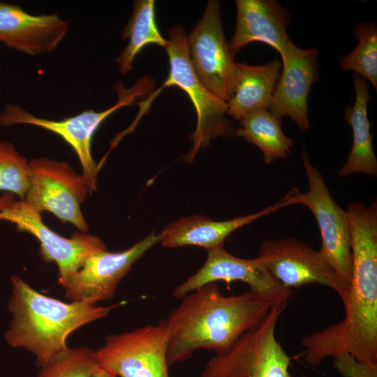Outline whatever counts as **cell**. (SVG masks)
Segmentation results:
<instances>
[{
	"instance_id": "obj_10",
	"label": "cell",
	"mask_w": 377,
	"mask_h": 377,
	"mask_svg": "<svg viewBox=\"0 0 377 377\" xmlns=\"http://www.w3.org/2000/svg\"><path fill=\"white\" fill-rule=\"evenodd\" d=\"M0 220L14 223L19 230L31 234L39 241L42 258L55 263L58 267L61 286L91 254L107 248L98 237L87 232H76L71 238L59 235L44 223L40 213L24 199L14 200L1 209Z\"/></svg>"
},
{
	"instance_id": "obj_28",
	"label": "cell",
	"mask_w": 377,
	"mask_h": 377,
	"mask_svg": "<svg viewBox=\"0 0 377 377\" xmlns=\"http://www.w3.org/2000/svg\"><path fill=\"white\" fill-rule=\"evenodd\" d=\"M14 200H15V196L13 194L10 193H6L3 194L2 196H1L0 197V212L1 211V209H3L6 206H7Z\"/></svg>"
},
{
	"instance_id": "obj_22",
	"label": "cell",
	"mask_w": 377,
	"mask_h": 377,
	"mask_svg": "<svg viewBox=\"0 0 377 377\" xmlns=\"http://www.w3.org/2000/svg\"><path fill=\"white\" fill-rule=\"evenodd\" d=\"M121 35L123 39L128 40V45L116 59L119 70L123 74L133 70L135 57L146 45L156 44L166 47L168 40L161 35L158 28L154 0L134 1L132 15Z\"/></svg>"
},
{
	"instance_id": "obj_8",
	"label": "cell",
	"mask_w": 377,
	"mask_h": 377,
	"mask_svg": "<svg viewBox=\"0 0 377 377\" xmlns=\"http://www.w3.org/2000/svg\"><path fill=\"white\" fill-rule=\"evenodd\" d=\"M302 158L309 190L295 188V205L307 207L313 213L321 236L320 251L339 279L350 287L352 279V254L348 213L331 195L320 171L311 164L304 149Z\"/></svg>"
},
{
	"instance_id": "obj_20",
	"label": "cell",
	"mask_w": 377,
	"mask_h": 377,
	"mask_svg": "<svg viewBox=\"0 0 377 377\" xmlns=\"http://www.w3.org/2000/svg\"><path fill=\"white\" fill-rule=\"evenodd\" d=\"M355 98L345 111V119L352 128V147L348 158L338 171L341 177L355 173L377 175V159L373 147L367 108L370 99L369 82L359 75L353 76Z\"/></svg>"
},
{
	"instance_id": "obj_14",
	"label": "cell",
	"mask_w": 377,
	"mask_h": 377,
	"mask_svg": "<svg viewBox=\"0 0 377 377\" xmlns=\"http://www.w3.org/2000/svg\"><path fill=\"white\" fill-rule=\"evenodd\" d=\"M190 61L202 83L227 101L235 65L223 29L219 1H209L200 20L187 36Z\"/></svg>"
},
{
	"instance_id": "obj_23",
	"label": "cell",
	"mask_w": 377,
	"mask_h": 377,
	"mask_svg": "<svg viewBox=\"0 0 377 377\" xmlns=\"http://www.w3.org/2000/svg\"><path fill=\"white\" fill-rule=\"evenodd\" d=\"M355 48L339 59L340 66L365 78L377 89V27L374 22L358 24L354 29Z\"/></svg>"
},
{
	"instance_id": "obj_27",
	"label": "cell",
	"mask_w": 377,
	"mask_h": 377,
	"mask_svg": "<svg viewBox=\"0 0 377 377\" xmlns=\"http://www.w3.org/2000/svg\"><path fill=\"white\" fill-rule=\"evenodd\" d=\"M89 377H118L112 371L98 364Z\"/></svg>"
},
{
	"instance_id": "obj_2",
	"label": "cell",
	"mask_w": 377,
	"mask_h": 377,
	"mask_svg": "<svg viewBox=\"0 0 377 377\" xmlns=\"http://www.w3.org/2000/svg\"><path fill=\"white\" fill-rule=\"evenodd\" d=\"M181 299L164 319L169 367L190 358L199 348L212 350L216 355L226 353L244 333L258 326L273 306L250 290L226 296L214 283Z\"/></svg>"
},
{
	"instance_id": "obj_13",
	"label": "cell",
	"mask_w": 377,
	"mask_h": 377,
	"mask_svg": "<svg viewBox=\"0 0 377 377\" xmlns=\"http://www.w3.org/2000/svg\"><path fill=\"white\" fill-rule=\"evenodd\" d=\"M158 242L159 235L151 232L124 251L111 252L106 248L93 253L61 286L66 297L90 304L112 299L133 264Z\"/></svg>"
},
{
	"instance_id": "obj_5",
	"label": "cell",
	"mask_w": 377,
	"mask_h": 377,
	"mask_svg": "<svg viewBox=\"0 0 377 377\" xmlns=\"http://www.w3.org/2000/svg\"><path fill=\"white\" fill-rule=\"evenodd\" d=\"M119 96L117 102L110 108L100 112L93 109L61 120H52L34 115L21 106L6 103L0 112V125H30L37 126L60 136L77 154L83 176L89 191L96 190L98 172L91 153L92 138L101 124L119 108L132 104L140 96L153 89V81L148 77L138 80L135 84L126 89L121 84L116 86Z\"/></svg>"
},
{
	"instance_id": "obj_26",
	"label": "cell",
	"mask_w": 377,
	"mask_h": 377,
	"mask_svg": "<svg viewBox=\"0 0 377 377\" xmlns=\"http://www.w3.org/2000/svg\"><path fill=\"white\" fill-rule=\"evenodd\" d=\"M333 365L342 377H377V364L360 363L348 354L334 358Z\"/></svg>"
},
{
	"instance_id": "obj_21",
	"label": "cell",
	"mask_w": 377,
	"mask_h": 377,
	"mask_svg": "<svg viewBox=\"0 0 377 377\" xmlns=\"http://www.w3.org/2000/svg\"><path fill=\"white\" fill-rule=\"evenodd\" d=\"M239 121V126L235 130L234 135L257 146L263 154L265 164L287 158L290 154L293 141L283 133L281 120L269 110H253Z\"/></svg>"
},
{
	"instance_id": "obj_9",
	"label": "cell",
	"mask_w": 377,
	"mask_h": 377,
	"mask_svg": "<svg viewBox=\"0 0 377 377\" xmlns=\"http://www.w3.org/2000/svg\"><path fill=\"white\" fill-rule=\"evenodd\" d=\"M168 332L164 319L131 332L108 335L95 350L99 364L118 377H169Z\"/></svg>"
},
{
	"instance_id": "obj_17",
	"label": "cell",
	"mask_w": 377,
	"mask_h": 377,
	"mask_svg": "<svg viewBox=\"0 0 377 377\" xmlns=\"http://www.w3.org/2000/svg\"><path fill=\"white\" fill-rule=\"evenodd\" d=\"M237 22L228 43L235 57L244 45L260 42L276 50L281 56L292 41L287 29L289 12L274 0H237Z\"/></svg>"
},
{
	"instance_id": "obj_15",
	"label": "cell",
	"mask_w": 377,
	"mask_h": 377,
	"mask_svg": "<svg viewBox=\"0 0 377 377\" xmlns=\"http://www.w3.org/2000/svg\"><path fill=\"white\" fill-rule=\"evenodd\" d=\"M281 57L282 68L269 110L281 121L289 117L305 131L310 126L309 96L318 77V50L299 47L291 41Z\"/></svg>"
},
{
	"instance_id": "obj_25",
	"label": "cell",
	"mask_w": 377,
	"mask_h": 377,
	"mask_svg": "<svg viewBox=\"0 0 377 377\" xmlns=\"http://www.w3.org/2000/svg\"><path fill=\"white\" fill-rule=\"evenodd\" d=\"M29 161L9 142L0 140V190L25 198Z\"/></svg>"
},
{
	"instance_id": "obj_7",
	"label": "cell",
	"mask_w": 377,
	"mask_h": 377,
	"mask_svg": "<svg viewBox=\"0 0 377 377\" xmlns=\"http://www.w3.org/2000/svg\"><path fill=\"white\" fill-rule=\"evenodd\" d=\"M89 191L83 176L65 161L37 158L29 162L28 186L24 200L38 210L49 212L81 232L89 226L81 205Z\"/></svg>"
},
{
	"instance_id": "obj_1",
	"label": "cell",
	"mask_w": 377,
	"mask_h": 377,
	"mask_svg": "<svg viewBox=\"0 0 377 377\" xmlns=\"http://www.w3.org/2000/svg\"><path fill=\"white\" fill-rule=\"evenodd\" d=\"M349 219L352 279L342 301L343 318L301 341L304 361L318 366L343 354L364 364H377V205L351 203Z\"/></svg>"
},
{
	"instance_id": "obj_16",
	"label": "cell",
	"mask_w": 377,
	"mask_h": 377,
	"mask_svg": "<svg viewBox=\"0 0 377 377\" xmlns=\"http://www.w3.org/2000/svg\"><path fill=\"white\" fill-rule=\"evenodd\" d=\"M69 27L57 13L33 15L0 1V43L20 53L37 56L54 51Z\"/></svg>"
},
{
	"instance_id": "obj_18",
	"label": "cell",
	"mask_w": 377,
	"mask_h": 377,
	"mask_svg": "<svg viewBox=\"0 0 377 377\" xmlns=\"http://www.w3.org/2000/svg\"><path fill=\"white\" fill-rule=\"evenodd\" d=\"M295 205L293 190L278 202L258 212L227 221H213L202 216H191L168 225L159 233L160 242L168 248L198 246L209 250L223 244L226 238L238 228L288 205Z\"/></svg>"
},
{
	"instance_id": "obj_11",
	"label": "cell",
	"mask_w": 377,
	"mask_h": 377,
	"mask_svg": "<svg viewBox=\"0 0 377 377\" xmlns=\"http://www.w3.org/2000/svg\"><path fill=\"white\" fill-rule=\"evenodd\" d=\"M219 281L227 283L242 281L249 286L251 292L268 300L273 306H286L293 295L292 290L279 282L260 258L236 257L226 250L224 244L207 250L204 265L195 274L176 286L172 295L181 299L199 288Z\"/></svg>"
},
{
	"instance_id": "obj_4",
	"label": "cell",
	"mask_w": 377,
	"mask_h": 377,
	"mask_svg": "<svg viewBox=\"0 0 377 377\" xmlns=\"http://www.w3.org/2000/svg\"><path fill=\"white\" fill-rule=\"evenodd\" d=\"M165 47L170 64L169 74L162 86L141 102L149 109L163 89L177 86L190 98L197 116L196 128L191 135L193 145L184 156L190 162L201 148H206L211 140L218 137L234 135L235 128L227 118L226 101L212 93L200 80L190 61L187 35L182 26L169 31V39Z\"/></svg>"
},
{
	"instance_id": "obj_3",
	"label": "cell",
	"mask_w": 377,
	"mask_h": 377,
	"mask_svg": "<svg viewBox=\"0 0 377 377\" xmlns=\"http://www.w3.org/2000/svg\"><path fill=\"white\" fill-rule=\"evenodd\" d=\"M11 283L9 309L13 318L5 338L9 346L32 353L38 368L69 348L66 340L72 332L107 317L122 304L64 302L38 292L18 276H12Z\"/></svg>"
},
{
	"instance_id": "obj_12",
	"label": "cell",
	"mask_w": 377,
	"mask_h": 377,
	"mask_svg": "<svg viewBox=\"0 0 377 377\" xmlns=\"http://www.w3.org/2000/svg\"><path fill=\"white\" fill-rule=\"evenodd\" d=\"M272 275L287 288L316 283L334 290L343 301L349 286L344 284L320 251L294 238L269 239L258 254Z\"/></svg>"
},
{
	"instance_id": "obj_24",
	"label": "cell",
	"mask_w": 377,
	"mask_h": 377,
	"mask_svg": "<svg viewBox=\"0 0 377 377\" xmlns=\"http://www.w3.org/2000/svg\"><path fill=\"white\" fill-rule=\"evenodd\" d=\"M98 365L95 350L68 348L39 367L36 377H89Z\"/></svg>"
},
{
	"instance_id": "obj_19",
	"label": "cell",
	"mask_w": 377,
	"mask_h": 377,
	"mask_svg": "<svg viewBox=\"0 0 377 377\" xmlns=\"http://www.w3.org/2000/svg\"><path fill=\"white\" fill-rule=\"evenodd\" d=\"M281 68L279 59L260 66L235 63L227 115L239 121L253 110H269Z\"/></svg>"
},
{
	"instance_id": "obj_6",
	"label": "cell",
	"mask_w": 377,
	"mask_h": 377,
	"mask_svg": "<svg viewBox=\"0 0 377 377\" xmlns=\"http://www.w3.org/2000/svg\"><path fill=\"white\" fill-rule=\"evenodd\" d=\"M286 306H272L263 321L244 333L226 353L214 356L201 377H294L290 358L275 334Z\"/></svg>"
}]
</instances>
